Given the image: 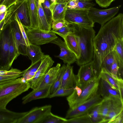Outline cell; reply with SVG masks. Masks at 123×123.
Returning <instances> with one entry per match:
<instances>
[{"mask_svg": "<svg viewBox=\"0 0 123 123\" xmlns=\"http://www.w3.org/2000/svg\"><path fill=\"white\" fill-rule=\"evenodd\" d=\"M67 0V1H68V0Z\"/></svg>", "mask_w": 123, "mask_h": 123, "instance_id": "94428289", "label": "cell"}, {"mask_svg": "<svg viewBox=\"0 0 123 123\" xmlns=\"http://www.w3.org/2000/svg\"><path fill=\"white\" fill-rule=\"evenodd\" d=\"M52 106L46 105L33 108L20 119L17 123H38L49 112L51 111Z\"/></svg>", "mask_w": 123, "mask_h": 123, "instance_id": "4fadbf2b", "label": "cell"}, {"mask_svg": "<svg viewBox=\"0 0 123 123\" xmlns=\"http://www.w3.org/2000/svg\"><path fill=\"white\" fill-rule=\"evenodd\" d=\"M67 4L53 13V20L64 19L65 14L67 9Z\"/></svg>", "mask_w": 123, "mask_h": 123, "instance_id": "ab89813d", "label": "cell"}, {"mask_svg": "<svg viewBox=\"0 0 123 123\" xmlns=\"http://www.w3.org/2000/svg\"><path fill=\"white\" fill-rule=\"evenodd\" d=\"M17 1V0H0V5H5L8 9Z\"/></svg>", "mask_w": 123, "mask_h": 123, "instance_id": "681fc988", "label": "cell"}, {"mask_svg": "<svg viewBox=\"0 0 123 123\" xmlns=\"http://www.w3.org/2000/svg\"><path fill=\"white\" fill-rule=\"evenodd\" d=\"M38 29L47 31H51V26L48 23L42 5L38 3L37 6Z\"/></svg>", "mask_w": 123, "mask_h": 123, "instance_id": "d4e9b609", "label": "cell"}, {"mask_svg": "<svg viewBox=\"0 0 123 123\" xmlns=\"http://www.w3.org/2000/svg\"><path fill=\"white\" fill-rule=\"evenodd\" d=\"M7 12V10L5 12L3 13H0V22L5 18Z\"/></svg>", "mask_w": 123, "mask_h": 123, "instance_id": "11a10c76", "label": "cell"}, {"mask_svg": "<svg viewBox=\"0 0 123 123\" xmlns=\"http://www.w3.org/2000/svg\"><path fill=\"white\" fill-rule=\"evenodd\" d=\"M68 49L76 55L77 59L80 56V51L78 43L74 33L72 32L68 35L64 39Z\"/></svg>", "mask_w": 123, "mask_h": 123, "instance_id": "cb8c5ba5", "label": "cell"}, {"mask_svg": "<svg viewBox=\"0 0 123 123\" xmlns=\"http://www.w3.org/2000/svg\"><path fill=\"white\" fill-rule=\"evenodd\" d=\"M66 66V65L64 64L61 67L57 78L53 84L51 86L50 90V94L54 93L60 87Z\"/></svg>", "mask_w": 123, "mask_h": 123, "instance_id": "1f68e13d", "label": "cell"}, {"mask_svg": "<svg viewBox=\"0 0 123 123\" xmlns=\"http://www.w3.org/2000/svg\"><path fill=\"white\" fill-rule=\"evenodd\" d=\"M38 3L40 4H41L44 3L45 0H38Z\"/></svg>", "mask_w": 123, "mask_h": 123, "instance_id": "680465c9", "label": "cell"}, {"mask_svg": "<svg viewBox=\"0 0 123 123\" xmlns=\"http://www.w3.org/2000/svg\"><path fill=\"white\" fill-rule=\"evenodd\" d=\"M11 22L6 24L0 32V70H8L11 68L9 54Z\"/></svg>", "mask_w": 123, "mask_h": 123, "instance_id": "8992f818", "label": "cell"}, {"mask_svg": "<svg viewBox=\"0 0 123 123\" xmlns=\"http://www.w3.org/2000/svg\"><path fill=\"white\" fill-rule=\"evenodd\" d=\"M5 18L0 22V32L3 29L5 24H6Z\"/></svg>", "mask_w": 123, "mask_h": 123, "instance_id": "db71d44e", "label": "cell"}, {"mask_svg": "<svg viewBox=\"0 0 123 123\" xmlns=\"http://www.w3.org/2000/svg\"><path fill=\"white\" fill-rule=\"evenodd\" d=\"M111 103L108 114L103 123H108L123 110V102L121 99L115 97L110 99Z\"/></svg>", "mask_w": 123, "mask_h": 123, "instance_id": "ffe728a7", "label": "cell"}, {"mask_svg": "<svg viewBox=\"0 0 123 123\" xmlns=\"http://www.w3.org/2000/svg\"><path fill=\"white\" fill-rule=\"evenodd\" d=\"M99 75L101 77L106 80L113 87L118 90L116 81L111 74L108 72L104 69L102 68L101 69Z\"/></svg>", "mask_w": 123, "mask_h": 123, "instance_id": "d6a6232c", "label": "cell"}, {"mask_svg": "<svg viewBox=\"0 0 123 123\" xmlns=\"http://www.w3.org/2000/svg\"><path fill=\"white\" fill-rule=\"evenodd\" d=\"M100 76L83 87L75 86L72 92L67 98L69 108L75 107L88 100L97 91Z\"/></svg>", "mask_w": 123, "mask_h": 123, "instance_id": "277c9868", "label": "cell"}, {"mask_svg": "<svg viewBox=\"0 0 123 123\" xmlns=\"http://www.w3.org/2000/svg\"><path fill=\"white\" fill-rule=\"evenodd\" d=\"M22 71L13 68L8 70H0V75L2 76L18 75L22 76Z\"/></svg>", "mask_w": 123, "mask_h": 123, "instance_id": "b9f144b4", "label": "cell"}, {"mask_svg": "<svg viewBox=\"0 0 123 123\" xmlns=\"http://www.w3.org/2000/svg\"><path fill=\"white\" fill-rule=\"evenodd\" d=\"M9 65L11 67L14 60L20 55L16 49L11 27L9 35Z\"/></svg>", "mask_w": 123, "mask_h": 123, "instance_id": "4316f807", "label": "cell"}, {"mask_svg": "<svg viewBox=\"0 0 123 123\" xmlns=\"http://www.w3.org/2000/svg\"><path fill=\"white\" fill-rule=\"evenodd\" d=\"M103 99L97 91L88 100L74 108H69L65 118L68 119L88 114L95 107L100 105Z\"/></svg>", "mask_w": 123, "mask_h": 123, "instance_id": "ba28073f", "label": "cell"}, {"mask_svg": "<svg viewBox=\"0 0 123 123\" xmlns=\"http://www.w3.org/2000/svg\"><path fill=\"white\" fill-rule=\"evenodd\" d=\"M111 103L110 99L104 98L100 105V112L103 119V122L108 114Z\"/></svg>", "mask_w": 123, "mask_h": 123, "instance_id": "e575fe53", "label": "cell"}, {"mask_svg": "<svg viewBox=\"0 0 123 123\" xmlns=\"http://www.w3.org/2000/svg\"><path fill=\"white\" fill-rule=\"evenodd\" d=\"M67 1V9H74L77 5L79 0H70Z\"/></svg>", "mask_w": 123, "mask_h": 123, "instance_id": "f907efd6", "label": "cell"}, {"mask_svg": "<svg viewBox=\"0 0 123 123\" xmlns=\"http://www.w3.org/2000/svg\"><path fill=\"white\" fill-rule=\"evenodd\" d=\"M97 92L104 99H110L115 97L121 99L118 90L113 87L106 80L100 77L99 80Z\"/></svg>", "mask_w": 123, "mask_h": 123, "instance_id": "2e32d148", "label": "cell"}, {"mask_svg": "<svg viewBox=\"0 0 123 123\" xmlns=\"http://www.w3.org/2000/svg\"><path fill=\"white\" fill-rule=\"evenodd\" d=\"M30 88L28 81L22 77L0 84V108H6L11 100Z\"/></svg>", "mask_w": 123, "mask_h": 123, "instance_id": "3957f363", "label": "cell"}, {"mask_svg": "<svg viewBox=\"0 0 123 123\" xmlns=\"http://www.w3.org/2000/svg\"><path fill=\"white\" fill-rule=\"evenodd\" d=\"M71 25L79 46L80 56L76 62L80 66L93 60V40L95 36V31L92 27H84L75 24Z\"/></svg>", "mask_w": 123, "mask_h": 123, "instance_id": "7a4b0ae2", "label": "cell"}, {"mask_svg": "<svg viewBox=\"0 0 123 123\" xmlns=\"http://www.w3.org/2000/svg\"><path fill=\"white\" fill-rule=\"evenodd\" d=\"M51 3L50 0H45L41 4L47 22L51 26L53 21L52 14L50 8Z\"/></svg>", "mask_w": 123, "mask_h": 123, "instance_id": "836d02e7", "label": "cell"}, {"mask_svg": "<svg viewBox=\"0 0 123 123\" xmlns=\"http://www.w3.org/2000/svg\"><path fill=\"white\" fill-rule=\"evenodd\" d=\"M76 76L75 86L79 87L85 86L97 78L93 71V61L80 66Z\"/></svg>", "mask_w": 123, "mask_h": 123, "instance_id": "7c38bea8", "label": "cell"}, {"mask_svg": "<svg viewBox=\"0 0 123 123\" xmlns=\"http://www.w3.org/2000/svg\"><path fill=\"white\" fill-rule=\"evenodd\" d=\"M116 81L118 90L119 92L121 99L123 102V79L117 78L116 80Z\"/></svg>", "mask_w": 123, "mask_h": 123, "instance_id": "bcb514c9", "label": "cell"}, {"mask_svg": "<svg viewBox=\"0 0 123 123\" xmlns=\"http://www.w3.org/2000/svg\"><path fill=\"white\" fill-rule=\"evenodd\" d=\"M118 69L119 66L116 58L112 63L111 68V74L115 80L118 77Z\"/></svg>", "mask_w": 123, "mask_h": 123, "instance_id": "ee69618b", "label": "cell"}, {"mask_svg": "<svg viewBox=\"0 0 123 123\" xmlns=\"http://www.w3.org/2000/svg\"><path fill=\"white\" fill-rule=\"evenodd\" d=\"M123 39V14L119 13L101 26L93 40V70L96 77L99 75L102 62L114 50L117 43Z\"/></svg>", "mask_w": 123, "mask_h": 123, "instance_id": "6da1fadb", "label": "cell"}, {"mask_svg": "<svg viewBox=\"0 0 123 123\" xmlns=\"http://www.w3.org/2000/svg\"><path fill=\"white\" fill-rule=\"evenodd\" d=\"M17 0V1H19L23 0Z\"/></svg>", "mask_w": 123, "mask_h": 123, "instance_id": "91938a15", "label": "cell"}, {"mask_svg": "<svg viewBox=\"0 0 123 123\" xmlns=\"http://www.w3.org/2000/svg\"><path fill=\"white\" fill-rule=\"evenodd\" d=\"M114 50L116 60L119 66L118 76L123 79V39L119 40L116 43Z\"/></svg>", "mask_w": 123, "mask_h": 123, "instance_id": "603a6c76", "label": "cell"}, {"mask_svg": "<svg viewBox=\"0 0 123 123\" xmlns=\"http://www.w3.org/2000/svg\"><path fill=\"white\" fill-rule=\"evenodd\" d=\"M22 77L21 75H0V84L14 80L17 78Z\"/></svg>", "mask_w": 123, "mask_h": 123, "instance_id": "7bdbcfd3", "label": "cell"}, {"mask_svg": "<svg viewBox=\"0 0 123 123\" xmlns=\"http://www.w3.org/2000/svg\"><path fill=\"white\" fill-rule=\"evenodd\" d=\"M31 43L41 45L50 43L58 37L51 31H47L31 27L24 28Z\"/></svg>", "mask_w": 123, "mask_h": 123, "instance_id": "9c48e42d", "label": "cell"}, {"mask_svg": "<svg viewBox=\"0 0 123 123\" xmlns=\"http://www.w3.org/2000/svg\"><path fill=\"white\" fill-rule=\"evenodd\" d=\"M7 9L5 5L3 4L0 5V13L5 12Z\"/></svg>", "mask_w": 123, "mask_h": 123, "instance_id": "f5cc1de1", "label": "cell"}, {"mask_svg": "<svg viewBox=\"0 0 123 123\" xmlns=\"http://www.w3.org/2000/svg\"><path fill=\"white\" fill-rule=\"evenodd\" d=\"M30 16L31 27L38 29L37 5L35 0H27Z\"/></svg>", "mask_w": 123, "mask_h": 123, "instance_id": "484cf974", "label": "cell"}, {"mask_svg": "<svg viewBox=\"0 0 123 123\" xmlns=\"http://www.w3.org/2000/svg\"><path fill=\"white\" fill-rule=\"evenodd\" d=\"M15 19L18 22L23 39L25 42L26 46H29L31 43L28 40L24 27L19 20L16 17L14 18V20Z\"/></svg>", "mask_w": 123, "mask_h": 123, "instance_id": "f6af8a7d", "label": "cell"}, {"mask_svg": "<svg viewBox=\"0 0 123 123\" xmlns=\"http://www.w3.org/2000/svg\"><path fill=\"white\" fill-rule=\"evenodd\" d=\"M90 0H79L77 5L74 9L89 10L95 5V4Z\"/></svg>", "mask_w": 123, "mask_h": 123, "instance_id": "f35d334b", "label": "cell"}, {"mask_svg": "<svg viewBox=\"0 0 123 123\" xmlns=\"http://www.w3.org/2000/svg\"><path fill=\"white\" fill-rule=\"evenodd\" d=\"M51 86V85H49L43 88L33 90L23 98V104H25L33 100L48 98L50 94Z\"/></svg>", "mask_w": 123, "mask_h": 123, "instance_id": "e0dca14e", "label": "cell"}, {"mask_svg": "<svg viewBox=\"0 0 123 123\" xmlns=\"http://www.w3.org/2000/svg\"><path fill=\"white\" fill-rule=\"evenodd\" d=\"M61 67V64L58 63L55 66L51 67L46 73L42 81L36 89L43 88L49 85L52 86L57 78Z\"/></svg>", "mask_w": 123, "mask_h": 123, "instance_id": "44dd1931", "label": "cell"}, {"mask_svg": "<svg viewBox=\"0 0 123 123\" xmlns=\"http://www.w3.org/2000/svg\"><path fill=\"white\" fill-rule=\"evenodd\" d=\"M27 112H17L0 108V123H17Z\"/></svg>", "mask_w": 123, "mask_h": 123, "instance_id": "ac0fdd59", "label": "cell"}, {"mask_svg": "<svg viewBox=\"0 0 123 123\" xmlns=\"http://www.w3.org/2000/svg\"><path fill=\"white\" fill-rule=\"evenodd\" d=\"M121 5L105 9H100L92 7L88 11V15L94 23H98L101 26L112 18L118 12Z\"/></svg>", "mask_w": 123, "mask_h": 123, "instance_id": "30bf717a", "label": "cell"}, {"mask_svg": "<svg viewBox=\"0 0 123 123\" xmlns=\"http://www.w3.org/2000/svg\"><path fill=\"white\" fill-rule=\"evenodd\" d=\"M100 105L95 107L88 114L91 123H103V119L100 112Z\"/></svg>", "mask_w": 123, "mask_h": 123, "instance_id": "4dcf8cb0", "label": "cell"}, {"mask_svg": "<svg viewBox=\"0 0 123 123\" xmlns=\"http://www.w3.org/2000/svg\"><path fill=\"white\" fill-rule=\"evenodd\" d=\"M89 10L67 9L64 19L69 24H75L86 27L94 26V23L90 18Z\"/></svg>", "mask_w": 123, "mask_h": 123, "instance_id": "52a82bcc", "label": "cell"}, {"mask_svg": "<svg viewBox=\"0 0 123 123\" xmlns=\"http://www.w3.org/2000/svg\"><path fill=\"white\" fill-rule=\"evenodd\" d=\"M41 59L40 60L35 63L31 64L27 69L22 71V77L28 81L32 79L34 76L41 64Z\"/></svg>", "mask_w": 123, "mask_h": 123, "instance_id": "83f0119b", "label": "cell"}, {"mask_svg": "<svg viewBox=\"0 0 123 123\" xmlns=\"http://www.w3.org/2000/svg\"><path fill=\"white\" fill-rule=\"evenodd\" d=\"M51 3L55 4L57 3V0H50Z\"/></svg>", "mask_w": 123, "mask_h": 123, "instance_id": "6f0895ef", "label": "cell"}, {"mask_svg": "<svg viewBox=\"0 0 123 123\" xmlns=\"http://www.w3.org/2000/svg\"><path fill=\"white\" fill-rule=\"evenodd\" d=\"M123 111L111 119L108 123H123Z\"/></svg>", "mask_w": 123, "mask_h": 123, "instance_id": "7dc6e473", "label": "cell"}, {"mask_svg": "<svg viewBox=\"0 0 123 123\" xmlns=\"http://www.w3.org/2000/svg\"><path fill=\"white\" fill-rule=\"evenodd\" d=\"M67 119L55 115L49 112L38 123H66Z\"/></svg>", "mask_w": 123, "mask_h": 123, "instance_id": "f1b7e54d", "label": "cell"}, {"mask_svg": "<svg viewBox=\"0 0 123 123\" xmlns=\"http://www.w3.org/2000/svg\"><path fill=\"white\" fill-rule=\"evenodd\" d=\"M66 123H91L88 114L67 119Z\"/></svg>", "mask_w": 123, "mask_h": 123, "instance_id": "74e56055", "label": "cell"}, {"mask_svg": "<svg viewBox=\"0 0 123 123\" xmlns=\"http://www.w3.org/2000/svg\"><path fill=\"white\" fill-rule=\"evenodd\" d=\"M67 3V1L65 2H57L53 10L52 15L54 13L59 10L62 7L66 5Z\"/></svg>", "mask_w": 123, "mask_h": 123, "instance_id": "816d5d0a", "label": "cell"}, {"mask_svg": "<svg viewBox=\"0 0 123 123\" xmlns=\"http://www.w3.org/2000/svg\"><path fill=\"white\" fill-rule=\"evenodd\" d=\"M69 24L64 19L53 20L51 25L52 30H57Z\"/></svg>", "mask_w": 123, "mask_h": 123, "instance_id": "60d3db41", "label": "cell"}, {"mask_svg": "<svg viewBox=\"0 0 123 123\" xmlns=\"http://www.w3.org/2000/svg\"><path fill=\"white\" fill-rule=\"evenodd\" d=\"M50 43L56 45L60 48V53L56 57L62 60L64 64L71 65L76 62V55L68 49L64 41L58 37Z\"/></svg>", "mask_w": 123, "mask_h": 123, "instance_id": "5bb4252c", "label": "cell"}, {"mask_svg": "<svg viewBox=\"0 0 123 123\" xmlns=\"http://www.w3.org/2000/svg\"><path fill=\"white\" fill-rule=\"evenodd\" d=\"M11 24L16 50L19 54L26 55V46L18 22L15 19L11 22Z\"/></svg>", "mask_w": 123, "mask_h": 123, "instance_id": "9a60e30c", "label": "cell"}, {"mask_svg": "<svg viewBox=\"0 0 123 123\" xmlns=\"http://www.w3.org/2000/svg\"><path fill=\"white\" fill-rule=\"evenodd\" d=\"M74 88L66 89L60 87L54 93L50 94L48 98H50L56 97L68 96L72 92Z\"/></svg>", "mask_w": 123, "mask_h": 123, "instance_id": "d590c367", "label": "cell"}, {"mask_svg": "<svg viewBox=\"0 0 123 123\" xmlns=\"http://www.w3.org/2000/svg\"><path fill=\"white\" fill-rule=\"evenodd\" d=\"M54 63V61L49 55H44L41 59V64L34 76L28 81L30 88L33 90L37 89Z\"/></svg>", "mask_w": 123, "mask_h": 123, "instance_id": "8fae6325", "label": "cell"}, {"mask_svg": "<svg viewBox=\"0 0 123 123\" xmlns=\"http://www.w3.org/2000/svg\"><path fill=\"white\" fill-rule=\"evenodd\" d=\"M96 3L102 7L106 8L115 0H95Z\"/></svg>", "mask_w": 123, "mask_h": 123, "instance_id": "c3c4849f", "label": "cell"}, {"mask_svg": "<svg viewBox=\"0 0 123 123\" xmlns=\"http://www.w3.org/2000/svg\"><path fill=\"white\" fill-rule=\"evenodd\" d=\"M16 17L24 28L31 27L30 16L27 0L17 1L7 10L6 22H10Z\"/></svg>", "mask_w": 123, "mask_h": 123, "instance_id": "5b68a950", "label": "cell"}, {"mask_svg": "<svg viewBox=\"0 0 123 123\" xmlns=\"http://www.w3.org/2000/svg\"><path fill=\"white\" fill-rule=\"evenodd\" d=\"M51 31L62 37L63 39L68 35L73 32L71 25L69 24L57 30Z\"/></svg>", "mask_w": 123, "mask_h": 123, "instance_id": "8d00e7d4", "label": "cell"}, {"mask_svg": "<svg viewBox=\"0 0 123 123\" xmlns=\"http://www.w3.org/2000/svg\"><path fill=\"white\" fill-rule=\"evenodd\" d=\"M116 58L115 52L114 50L108 54L104 59L101 64V70L104 68L111 74V67Z\"/></svg>", "mask_w": 123, "mask_h": 123, "instance_id": "f546056e", "label": "cell"}, {"mask_svg": "<svg viewBox=\"0 0 123 123\" xmlns=\"http://www.w3.org/2000/svg\"><path fill=\"white\" fill-rule=\"evenodd\" d=\"M26 55L31 60V64L41 59L44 55L39 45L31 43L26 46Z\"/></svg>", "mask_w": 123, "mask_h": 123, "instance_id": "7402d4cb", "label": "cell"}, {"mask_svg": "<svg viewBox=\"0 0 123 123\" xmlns=\"http://www.w3.org/2000/svg\"><path fill=\"white\" fill-rule=\"evenodd\" d=\"M67 1V0H57V2L58 3L65 2Z\"/></svg>", "mask_w": 123, "mask_h": 123, "instance_id": "9f6ffc18", "label": "cell"}, {"mask_svg": "<svg viewBox=\"0 0 123 123\" xmlns=\"http://www.w3.org/2000/svg\"><path fill=\"white\" fill-rule=\"evenodd\" d=\"M76 84V76L74 73L73 67L67 64L60 87L66 89L74 88Z\"/></svg>", "mask_w": 123, "mask_h": 123, "instance_id": "d6986e66", "label": "cell"}]
</instances>
